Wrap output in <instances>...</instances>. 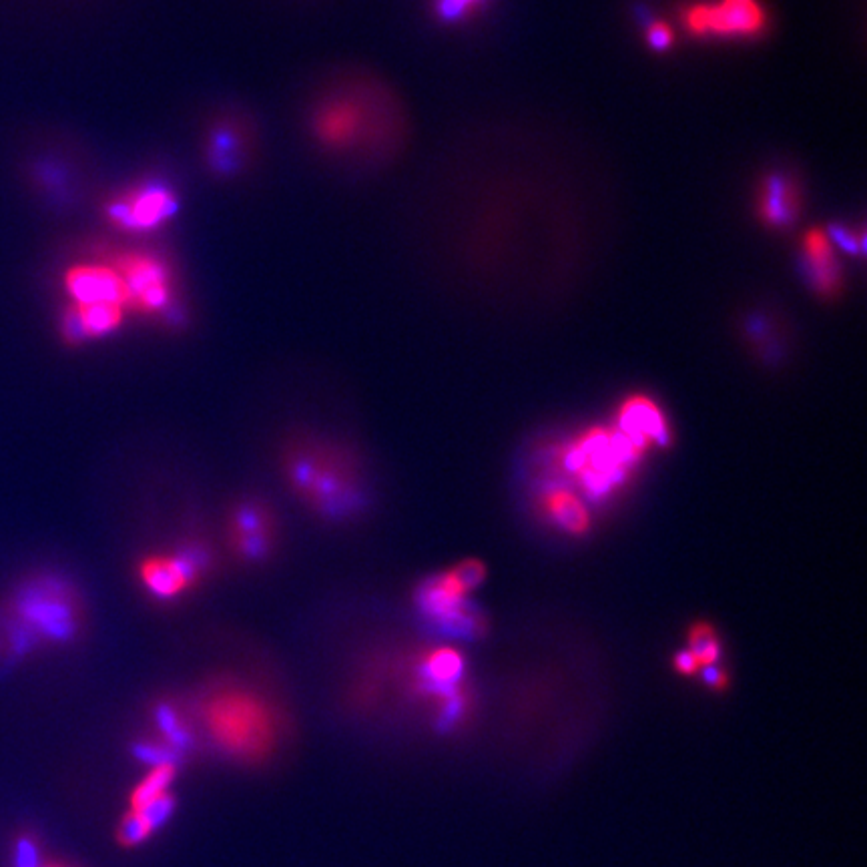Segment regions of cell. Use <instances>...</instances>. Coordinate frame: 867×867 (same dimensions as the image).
<instances>
[{
  "label": "cell",
  "mask_w": 867,
  "mask_h": 867,
  "mask_svg": "<svg viewBox=\"0 0 867 867\" xmlns=\"http://www.w3.org/2000/svg\"><path fill=\"white\" fill-rule=\"evenodd\" d=\"M831 243L839 245L841 249L853 253V255H861L863 253V243L865 237L861 231H851V227H843V225H833L831 227V235H829Z\"/></svg>",
  "instance_id": "d4e9b609"
},
{
  "label": "cell",
  "mask_w": 867,
  "mask_h": 867,
  "mask_svg": "<svg viewBox=\"0 0 867 867\" xmlns=\"http://www.w3.org/2000/svg\"><path fill=\"white\" fill-rule=\"evenodd\" d=\"M675 669H677V673L689 677V675H697L701 671V665L693 657V653L689 649H685V651L677 653V657H675Z\"/></svg>",
  "instance_id": "f1b7e54d"
},
{
  "label": "cell",
  "mask_w": 867,
  "mask_h": 867,
  "mask_svg": "<svg viewBox=\"0 0 867 867\" xmlns=\"http://www.w3.org/2000/svg\"><path fill=\"white\" fill-rule=\"evenodd\" d=\"M153 835V829L147 825V821L139 815V813H135V811H131L123 821H121V825H119V831H117V837H119V841L125 845V847H135V845H139V843H143L145 839H149Z\"/></svg>",
  "instance_id": "603a6c76"
},
{
  "label": "cell",
  "mask_w": 867,
  "mask_h": 867,
  "mask_svg": "<svg viewBox=\"0 0 867 867\" xmlns=\"http://www.w3.org/2000/svg\"><path fill=\"white\" fill-rule=\"evenodd\" d=\"M69 304H113L129 314V298L123 277L113 259H87L71 265L63 275Z\"/></svg>",
  "instance_id": "52a82bcc"
},
{
  "label": "cell",
  "mask_w": 867,
  "mask_h": 867,
  "mask_svg": "<svg viewBox=\"0 0 867 867\" xmlns=\"http://www.w3.org/2000/svg\"><path fill=\"white\" fill-rule=\"evenodd\" d=\"M364 109L352 99H334L326 103L314 121L318 139L328 147H350L364 133Z\"/></svg>",
  "instance_id": "4fadbf2b"
},
{
  "label": "cell",
  "mask_w": 867,
  "mask_h": 867,
  "mask_svg": "<svg viewBox=\"0 0 867 867\" xmlns=\"http://www.w3.org/2000/svg\"><path fill=\"white\" fill-rule=\"evenodd\" d=\"M67 607H63V603L59 601L57 593H49L45 589H35L29 593V597L23 601V615L31 621L37 623L41 631H45L47 635H55V637H63L67 633Z\"/></svg>",
  "instance_id": "2e32d148"
},
{
  "label": "cell",
  "mask_w": 867,
  "mask_h": 867,
  "mask_svg": "<svg viewBox=\"0 0 867 867\" xmlns=\"http://www.w3.org/2000/svg\"><path fill=\"white\" fill-rule=\"evenodd\" d=\"M211 741L229 757L259 761L277 739V719L271 705L243 687H221L207 695L201 707Z\"/></svg>",
  "instance_id": "6da1fadb"
},
{
  "label": "cell",
  "mask_w": 867,
  "mask_h": 867,
  "mask_svg": "<svg viewBox=\"0 0 867 867\" xmlns=\"http://www.w3.org/2000/svg\"><path fill=\"white\" fill-rule=\"evenodd\" d=\"M466 591L454 581L450 570L428 581L420 589V607L442 627L460 633L474 635L480 631L482 621L476 613L468 611Z\"/></svg>",
  "instance_id": "9c48e42d"
},
{
  "label": "cell",
  "mask_w": 867,
  "mask_h": 867,
  "mask_svg": "<svg viewBox=\"0 0 867 867\" xmlns=\"http://www.w3.org/2000/svg\"><path fill=\"white\" fill-rule=\"evenodd\" d=\"M689 651L699 661L701 669L717 665L721 659V639L709 623H695L689 629Z\"/></svg>",
  "instance_id": "d6986e66"
},
{
  "label": "cell",
  "mask_w": 867,
  "mask_h": 867,
  "mask_svg": "<svg viewBox=\"0 0 867 867\" xmlns=\"http://www.w3.org/2000/svg\"><path fill=\"white\" fill-rule=\"evenodd\" d=\"M803 205V193L799 181L785 173L773 171L765 175L757 187L755 207L759 219L771 227L785 231L795 225Z\"/></svg>",
  "instance_id": "30bf717a"
},
{
  "label": "cell",
  "mask_w": 867,
  "mask_h": 867,
  "mask_svg": "<svg viewBox=\"0 0 867 867\" xmlns=\"http://www.w3.org/2000/svg\"><path fill=\"white\" fill-rule=\"evenodd\" d=\"M127 312L113 304H69L63 314V336L69 342L101 340L113 336L125 322Z\"/></svg>",
  "instance_id": "7c38bea8"
},
{
  "label": "cell",
  "mask_w": 867,
  "mask_h": 867,
  "mask_svg": "<svg viewBox=\"0 0 867 867\" xmlns=\"http://www.w3.org/2000/svg\"><path fill=\"white\" fill-rule=\"evenodd\" d=\"M177 765H157L139 781V785L131 793V811H137L151 801L169 793L171 783L175 781Z\"/></svg>",
  "instance_id": "ac0fdd59"
},
{
  "label": "cell",
  "mask_w": 867,
  "mask_h": 867,
  "mask_svg": "<svg viewBox=\"0 0 867 867\" xmlns=\"http://www.w3.org/2000/svg\"><path fill=\"white\" fill-rule=\"evenodd\" d=\"M157 725H159V729L167 741V747H171L173 751L179 753L181 749H185L189 745V741H191L189 733H187L185 725L181 723L179 713L173 707L161 705L157 709Z\"/></svg>",
  "instance_id": "44dd1931"
},
{
  "label": "cell",
  "mask_w": 867,
  "mask_h": 867,
  "mask_svg": "<svg viewBox=\"0 0 867 867\" xmlns=\"http://www.w3.org/2000/svg\"><path fill=\"white\" fill-rule=\"evenodd\" d=\"M287 474L304 500L326 514L350 512L360 498L352 466L328 448L304 446L292 450L287 458Z\"/></svg>",
  "instance_id": "7a4b0ae2"
},
{
  "label": "cell",
  "mask_w": 867,
  "mask_h": 867,
  "mask_svg": "<svg viewBox=\"0 0 867 867\" xmlns=\"http://www.w3.org/2000/svg\"><path fill=\"white\" fill-rule=\"evenodd\" d=\"M683 29L699 39H757L769 31V15L757 0H701L681 7Z\"/></svg>",
  "instance_id": "3957f363"
},
{
  "label": "cell",
  "mask_w": 867,
  "mask_h": 867,
  "mask_svg": "<svg viewBox=\"0 0 867 867\" xmlns=\"http://www.w3.org/2000/svg\"><path fill=\"white\" fill-rule=\"evenodd\" d=\"M546 512L560 528L572 534H583L591 526L589 510L583 500L562 488H556L546 496Z\"/></svg>",
  "instance_id": "e0dca14e"
},
{
  "label": "cell",
  "mask_w": 867,
  "mask_h": 867,
  "mask_svg": "<svg viewBox=\"0 0 867 867\" xmlns=\"http://www.w3.org/2000/svg\"><path fill=\"white\" fill-rule=\"evenodd\" d=\"M637 452L621 432H593L572 450L568 466L593 494H605L623 480Z\"/></svg>",
  "instance_id": "5b68a950"
},
{
  "label": "cell",
  "mask_w": 867,
  "mask_h": 867,
  "mask_svg": "<svg viewBox=\"0 0 867 867\" xmlns=\"http://www.w3.org/2000/svg\"><path fill=\"white\" fill-rule=\"evenodd\" d=\"M43 863L41 849L33 837H21L15 847V867H39Z\"/></svg>",
  "instance_id": "4316f807"
},
{
  "label": "cell",
  "mask_w": 867,
  "mask_h": 867,
  "mask_svg": "<svg viewBox=\"0 0 867 867\" xmlns=\"http://www.w3.org/2000/svg\"><path fill=\"white\" fill-rule=\"evenodd\" d=\"M488 0H434V15L448 25L462 23L478 15Z\"/></svg>",
  "instance_id": "7402d4cb"
},
{
  "label": "cell",
  "mask_w": 867,
  "mask_h": 867,
  "mask_svg": "<svg viewBox=\"0 0 867 867\" xmlns=\"http://www.w3.org/2000/svg\"><path fill=\"white\" fill-rule=\"evenodd\" d=\"M621 434L641 452L649 444H665L669 428L661 408L645 398L633 396L621 408Z\"/></svg>",
  "instance_id": "5bb4252c"
},
{
  "label": "cell",
  "mask_w": 867,
  "mask_h": 867,
  "mask_svg": "<svg viewBox=\"0 0 867 867\" xmlns=\"http://www.w3.org/2000/svg\"><path fill=\"white\" fill-rule=\"evenodd\" d=\"M129 298V312L143 316H169L175 310L173 273L151 253H123L113 259Z\"/></svg>",
  "instance_id": "277c9868"
},
{
  "label": "cell",
  "mask_w": 867,
  "mask_h": 867,
  "mask_svg": "<svg viewBox=\"0 0 867 867\" xmlns=\"http://www.w3.org/2000/svg\"><path fill=\"white\" fill-rule=\"evenodd\" d=\"M462 673V659L450 649L436 651L426 663V675L436 687L452 685Z\"/></svg>",
  "instance_id": "ffe728a7"
},
{
  "label": "cell",
  "mask_w": 867,
  "mask_h": 867,
  "mask_svg": "<svg viewBox=\"0 0 867 867\" xmlns=\"http://www.w3.org/2000/svg\"><path fill=\"white\" fill-rule=\"evenodd\" d=\"M450 574L454 576V581H456V583H458L466 593H470V591H474V589L484 581L486 568H484V564L478 562V560H466V562L458 564L456 568H452Z\"/></svg>",
  "instance_id": "cb8c5ba5"
},
{
  "label": "cell",
  "mask_w": 867,
  "mask_h": 867,
  "mask_svg": "<svg viewBox=\"0 0 867 867\" xmlns=\"http://www.w3.org/2000/svg\"><path fill=\"white\" fill-rule=\"evenodd\" d=\"M703 681L713 691H725L727 689V673L717 665L703 667Z\"/></svg>",
  "instance_id": "83f0119b"
},
{
  "label": "cell",
  "mask_w": 867,
  "mask_h": 867,
  "mask_svg": "<svg viewBox=\"0 0 867 867\" xmlns=\"http://www.w3.org/2000/svg\"><path fill=\"white\" fill-rule=\"evenodd\" d=\"M203 560L205 558L193 548L155 552L141 560L139 581L151 597L169 601L193 587V583L201 576L205 564Z\"/></svg>",
  "instance_id": "ba28073f"
},
{
  "label": "cell",
  "mask_w": 867,
  "mask_h": 867,
  "mask_svg": "<svg viewBox=\"0 0 867 867\" xmlns=\"http://www.w3.org/2000/svg\"><path fill=\"white\" fill-rule=\"evenodd\" d=\"M803 275L821 298H835L841 292L843 271L829 235L823 229H809L801 239Z\"/></svg>",
  "instance_id": "8fae6325"
},
{
  "label": "cell",
  "mask_w": 867,
  "mask_h": 867,
  "mask_svg": "<svg viewBox=\"0 0 867 867\" xmlns=\"http://www.w3.org/2000/svg\"><path fill=\"white\" fill-rule=\"evenodd\" d=\"M39 867H61V865H43V863H41Z\"/></svg>",
  "instance_id": "f546056e"
},
{
  "label": "cell",
  "mask_w": 867,
  "mask_h": 867,
  "mask_svg": "<svg viewBox=\"0 0 867 867\" xmlns=\"http://www.w3.org/2000/svg\"><path fill=\"white\" fill-rule=\"evenodd\" d=\"M179 209L175 191L161 181L131 187L107 205L111 221L133 233H147L169 221Z\"/></svg>",
  "instance_id": "8992f818"
},
{
  "label": "cell",
  "mask_w": 867,
  "mask_h": 867,
  "mask_svg": "<svg viewBox=\"0 0 867 867\" xmlns=\"http://www.w3.org/2000/svg\"><path fill=\"white\" fill-rule=\"evenodd\" d=\"M271 516L257 504H243L231 520V538L245 558H259L271 546Z\"/></svg>",
  "instance_id": "9a60e30c"
},
{
  "label": "cell",
  "mask_w": 867,
  "mask_h": 867,
  "mask_svg": "<svg viewBox=\"0 0 867 867\" xmlns=\"http://www.w3.org/2000/svg\"><path fill=\"white\" fill-rule=\"evenodd\" d=\"M647 43L653 51H669L675 43V31L663 21H653L647 27Z\"/></svg>",
  "instance_id": "484cf974"
}]
</instances>
